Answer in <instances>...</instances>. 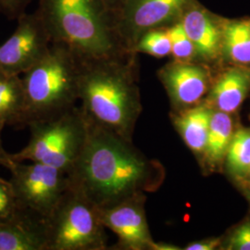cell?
<instances>
[{"label":"cell","instance_id":"1","mask_svg":"<svg viewBox=\"0 0 250 250\" xmlns=\"http://www.w3.org/2000/svg\"><path fill=\"white\" fill-rule=\"evenodd\" d=\"M146 174V164L119 134L90 124L87 140L69 177L95 205L106 208L124 202Z\"/></svg>","mask_w":250,"mask_h":250},{"label":"cell","instance_id":"2","mask_svg":"<svg viewBox=\"0 0 250 250\" xmlns=\"http://www.w3.org/2000/svg\"><path fill=\"white\" fill-rule=\"evenodd\" d=\"M37 9L52 43L66 46L82 62L116 58L115 17L101 0H39Z\"/></svg>","mask_w":250,"mask_h":250},{"label":"cell","instance_id":"3","mask_svg":"<svg viewBox=\"0 0 250 250\" xmlns=\"http://www.w3.org/2000/svg\"><path fill=\"white\" fill-rule=\"evenodd\" d=\"M82 62L66 46L52 43L45 56L23 73L25 126L60 116L79 99Z\"/></svg>","mask_w":250,"mask_h":250},{"label":"cell","instance_id":"4","mask_svg":"<svg viewBox=\"0 0 250 250\" xmlns=\"http://www.w3.org/2000/svg\"><path fill=\"white\" fill-rule=\"evenodd\" d=\"M79 99L91 125L122 136L133 121V88L115 59L82 62Z\"/></svg>","mask_w":250,"mask_h":250},{"label":"cell","instance_id":"5","mask_svg":"<svg viewBox=\"0 0 250 250\" xmlns=\"http://www.w3.org/2000/svg\"><path fill=\"white\" fill-rule=\"evenodd\" d=\"M31 137L21 150L10 154L14 161L44 163L72 171L89 134L90 124L82 110L72 108L50 120L29 124Z\"/></svg>","mask_w":250,"mask_h":250},{"label":"cell","instance_id":"6","mask_svg":"<svg viewBox=\"0 0 250 250\" xmlns=\"http://www.w3.org/2000/svg\"><path fill=\"white\" fill-rule=\"evenodd\" d=\"M45 225L46 250L104 248L105 225L99 208L72 184L45 220Z\"/></svg>","mask_w":250,"mask_h":250},{"label":"cell","instance_id":"7","mask_svg":"<svg viewBox=\"0 0 250 250\" xmlns=\"http://www.w3.org/2000/svg\"><path fill=\"white\" fill-rule=\"evenodd\" d=\"M9 179L23 209L46 220L71 187L69 174L44 163L14 161Z\"/></svg>","mask_w":250,"mask_h":250},{"label":"cell","instance_id":"8","mask_svg":"<svg viewBox=\"0 0 250 250\" xmlns=\"http://www.w3.org/2000/svg\"><path fill=\"white\" fill-rule=\"evenodd\" d=\"M14 33L0 45V72L21 75L31 69L52 44L45 21L38 9L19 17Z\"/></svg>","mask_w":250,"mask_h":250},{"label":"cell","instance_id":"9","mask_svg":"<svg viewBox=\"0 0 250 250\" xmlns=\"http://www.w3.org/2000/svg\"><path fill=\"white\" fill-rule=\"evenodd\" d=\"M191 0H124L114 12L117 32L122 36H142L178 22Z\"/></svg>","mask_w":250,"mask_h":250},{"label":"cell","instance_id":"10","mask_svg":"<svg viewBox=\"0 0 250 250\" xmlns=\"http://www.w3.org/2000/svg\"><path fill=\"white\" fill-rule=\"evenodd\" d=\"M161 77L170 98L183 106L197 104L208 89L209 74L197 64L176 62L166 66Z\"/></svg>","mask_w":250,"mask_h":250},{"label":"cell","instance_id":"11","mask_svg":"<svg viewBox=\"0 0 250 250\" xmlns=\"http://www.w3.org/2000/svg\"><path fill=\"white\" fill-rule=\"evenodd\" d=\"M180 21L199 57L212 61L219 56L223 50V23L214 15L191 3Z\"/></svg>","mask_w":250,"mask_h":250},{"label":"cell","instance_id":"12","mask_svg":"<svg viewBox=\"0 0 250 250\" xmlns=\"http://www.w3.org/2000/svg\"><path fill=\"white\" fill-rule=\"evenodd\" d=\"M0 250H46L45 220L24 209L0 223Z\"/></svg>","mask_w":250,"mask_h":250},{"label":"cell","instance_id":"13","mask_svg":"<svg viewBox=\"0 0 250 250\" xmlns=\"http://www.w3.org/2000/svg\"><path fill=\"white\" fill-rule=\"evenodd\" d=\"M103 224L115 232L127 247L137 248L149 244L150 237L142 211L125 202L99 208Z\"/></svg>","mask_w":250,"mask_h":250},{"label":"cell","instance_id":"14","mask_svg":"<svg viewBox=\"0 0 250 250\" xmlns=\"http://www.w3.org/2000/svg\"><path fill=\"white\" fill-rule=\"evenodd\" d=\"M250 91V69L245 66L228 69L215 83L209 99L211 103L226 113L235 112Z\"/></svg>","mask_w":250,"mask_h":250},{"label":"cell","instance_id":"15","mask_svg":"<svg viewBox=\"0 0 250 250\" xmlns=\"http://www.w3.org/2000/svg\"><path fill=\"white\" fill-rule=\"evenodd\" d=\"M0 124L25 127V93L21 75L0 72Z\"/></svg>","mask_w":250,"mask_h":250},{"label":"cell","instance_id":"16","mask_svg":"<svg viewBox=\"0 0 250 250\" xmlns=\"http://www.w3.org/2000/svg\"><path fill=\"white\" fill-rule=\"evenodd\" d=\"M222 51L235 65L250 66V20H234L223 23Z\"/></svg>","mask_w":250,"mask_h":250},{"label":"cell","instance_id":"17","mask_svg":"<svg viewBox=\"0 0 250 250\" xmlns=\"http://www.w3.org/2000/svg\"><path fill=\"white\" fill-rule=\"evenodd\" d=\"M211 113L212 111L208 107H193L185 111L176 120L180 134L193 151H205Z\"/></svg>","mask_w":250,"mask_h":250},{"label":"cell","instance_id":"18","mask_svg":"<svg viewBox=\"0 0 250 250\" xmlns=\"http://www.w3.org/2000/svg\"><path fill=\"white\" fill-rule=\"evenodd\" d=\"M233 134V123L230 114L221 110L212 111L204 151L208 161L218 163L226 158Z\"/></svg>","mask_w":250,"mask_h":250},{"label":"cell","instance_id":"19","mask_svg":"<svg viewBox=\"0 0 250 250\" xmlns=\"http://www.w3.org/2000/svg\"><path fill=\"white\" fill-rule=\"evenodd\" d=\"M229 170L236 175H246L250 170V130H239L232 136L226 154Z\"/></svg>","mask_w":250,"mask_h":250},{"label":"cell","instance_id":"20","mask_svg":"<svg viewBox=\"0 0 250 250\" xmlns=\"http://www.w3.org/2000/svg\"><path fill=\"white\" fill-rule=\"evenodd\" d=\"M171 44V54L179 62H190L197 55L196 47L186 33L181 21L172 24L167 31Z\"/></svg>","mask_w":250,"mask_h":250},{"label":"cell","instance_id":"21","mask_svg":"<svg viewBox=\"0 0 250 250\" xmlns=\"http://www.w3.org/2000/svg\"><path fill=\"white\" fill-rule=\"evenodd\" d=\"M137 49L154 57L162 58L171 53V44L167 31L150 30L141 36Z\"/></svg>","mask_w":250,"mask_h":250},{"label":"cell","instance_id":"22","mask_svg":"<svg viewBox=\"0 0 250 250\" xmlns=\"http://www.w3.org/2000/svg\"><path fill=\"white\" fill-rule=\"evenodd\" d=\"M23 210L10 181L0 177V223L15 218Z\"/></svg>","mask_w":250,"mask_h":250},{"label":"cell","instance_id":"23","mask_svg":"<svg viewBox=\"0 0 250 250\" xmlns=\"http://www.w3.org/2000/svg\"><path fill=\"white\" fill-rule=\"evenodd\" d=\"M229 250H250V222L242 224L234 232L229 240Z\"/></svg>","mask_w":250,"mask_h":250},{"label":"cell","instance_id":"24","mask_svg":"<svg viewBox=\"0 0 250 250\" xmlns=\"http://www.w3.org/2000/svg\"><path fill=\"white\" fill-rule=\"evenodd\" d=\"M32 0H0V11L10 20H18L26 12Z\"/></svg>","mask_w":250,"mask_h":250},{"label":"cell","instance_id":"25","mask_svg":"<svg viewBox=\"0 0 250 250\" xmlns=\"http://www.w3.org/2000/svg\"><path fill=\"white\" fill-rule=\"evenodd\" d=\"M219 239H208L201 242H196L188 245L186 248L187 250H214L219 246Z\"/></svg>","mask_w":250,"mask_h":250},{"label":"cell","instance_id":"26","mask_svg":"<svg viewBox=\"0 0 250 250\" xmlns=\"http://www.w3.org/2000/svg\"><path fill=\"white\" fill-rule=\"evenodd\" d=\"M5 125L0 124V166H3L7 169H9L11 165L13 164L14 161L11 159L10 154L6 151L2 146V141H1V132L3 130Z\"/></svg>","mask_w":250,"mask_h":250},{"label":"cell","instance_id":"27","mask_svg":"<svg viewBox=\"0 0 250 250\" xmlns=\"http://www.w3.org/2000/svg\"><path fill=\"white\" fill-rule=\"evenodd\" d=\"M101 1L105 4V6L107 7V9L113 12V14L117 9L120 8L122 3L124 2V0H101Z\"/></svg>","mask_w":250,"mask_h":250},{"label":"cell","instance_id":"28","mask_svg":"<svg viewBox=\"0 0 250 250\" xmlns=\"http://www.w3.org/2000/svg\"><path fill=\"white\" fill-rule=\"evenodd\" d=\"M248 174H249V175H250V171H249V173H248Z\"/></svg>","mask_w":250,"mask_h":250}]
</instances>
